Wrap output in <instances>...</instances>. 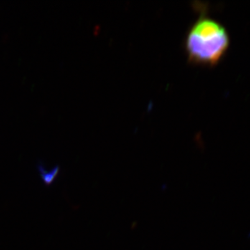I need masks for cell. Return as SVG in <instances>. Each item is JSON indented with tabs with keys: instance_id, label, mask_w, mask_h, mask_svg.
I'll return each instance as SVG.
<instances>
[{
	"instance_id": "cell-1",
	"label": "cell",
	"mask_w": 250,
	"mask_h": 250,
	"mask_svg": "<svg viewBox=\"0 0 250 250\" xmlns=\"http://www.w3.org/2000/svg\"><path fill=\"white\" fill-rule=\"evenodd\" d=\"M230 37L223 24L202 16L192 24L186 37L184 47L188 61L195 65L213 67L226 55Z\"/></svg>"
},
{
	"instance_id": "cell-2",
	"label": "cell",
	"mask_w": 250,
	"mask_h": 250,
	"mask_svg": "<svg viewBox=\"0 0 250 250\" xmlns=\"http://www.w3.org/2000/svg\"><path fill=\"white\" fill-rule=\"evenodd\" d=\"M37 170L40 172L41 177L44 184H45L47 187H49L55 182L56 179H57L59 173L60 167L59 166H55L52 170L47 171L42 164L39 163L37 165Z\"/></svg>"
}]
</instances>
